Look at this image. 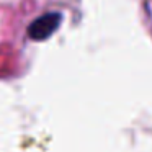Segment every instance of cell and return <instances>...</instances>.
Listing matches in <instances>:
<instances>
[{
  "label": "cell",
  "instance_id": "6da1fadb",
  "mask_svg": "<svg viewBox=\"0 0 152 152\" xmlns=\"http://www.w3.org/2000/svg\"><path fill=\"white\" fill-rule=\"evenodd\" d=\"M61 17L59 13H46L43 17L36 18L28 28V36L34 41H43L46 38H49L54 31L57 30V26L61 25Z\"/></svg>",
  "mask_w": 152,
  "mask_h": 152
}]
</instances>
